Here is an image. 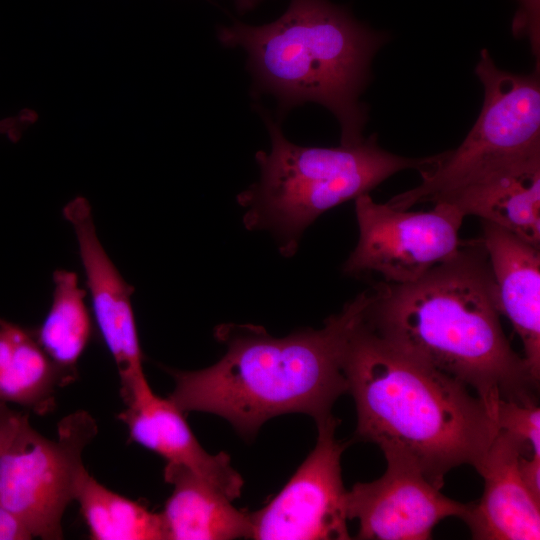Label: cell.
<instances>
[{"instance_id": "obj_1", "label": "cell", "mask_w": 540, "mask_h": 540, "mask_svg": "<svg viewBox=\"0 0 540 540\" xmlns=\"http://www.w3.org/2000/svg\"><path fill=\"white\" fill-rule=\"evenodd\" d=\"M501 314L480 238L463 241L413 282L373 286L363 321L395 348L472 388L495 419L500 400H537L539 388L507 340Z\"/></svg>"}, {"instance_id": "obj_2", "label": "cell", "mask_w": 540, "mask_h": 540, "mask_svg": "<svg viewBox=\"0 0 540 540\" xmlns=\"http://www.w3.org/2000/svg\"><path fill=\"white\" fill-rule=\"evenodd\" d=\"M342 367L356 405L357 438L408 459L439 489L453 468L475 467L498 431L468 386L389 344L363 313Z\"/></svg>"}, {"instance_id": "obj_3", "label": "cell", "mask_w": 540, "mask_h": 540, "mask_svg": "<svg viewBox=\"0 0 540 540\" xmlns=\"http://www.w3.org/2000/svg\"><path fill=\"white\" fill-rule=\"evenodd\" d=\"M367 301L368 290L328 317L322 328L282 338L263 327L222 325L216 336L226 345L225 354L204 369H168L175 382L169 399L182 412L226 419L245 438L283 414L304 413L323 422L347 392L343 355Z\"/></svg>"}, {"instance_id": "obj_4", "label": "cell", "mask_w": 540, "mask_h": 540, "mask_svg": "<svg viewBox=\"0 0 540 540\" xmlns=\"http://www.w3.org/2000/svg\"><path fill=\"white\" fill-rule=\"evenodd\" d=\"M220 43L247 54L252 93L271 94L281 116L306 102L326 107L341 127V145L360 143L368 119L360 95L374 55L388 40L328 0H291L275 21L234 22L218 29Z\"/></svg>"}, {"instance_id": "obj_5", "label": "cell", "mask_w": 540, "mask_h": 540, "mask_svg": "<svg viewBox=\"0 0 540 540\" xmlns=\"http://www.w3.org/2000/svg\"><path fill=\"white\" fill-rule=\"evenodd\" d=\"M260 113L271 150L257 152L260 178L237 200L247 208L245 226L271 231L286 256L295 252L304 230L325 211L368 194L397 172L430 169L441 157L409 158L390 153L378 145L376 134L351 146H299L284 136L272 117L262 110Z\"/></svg>"}, {"instance_id": "obj_6", "label": "cell", "mask_w": 540, "mask_h": 540, "mask_svg": "<svg viewBox=\"0 0 540 540\" xmlns=\"http://www.w3.org/2000/svg\"><path fill=\"white\" fill-rule=\"evenodd\" d=\"M475 74L484 87L481 112L456 150L420 172L422 181L387 204L407 210L434 202L483 174L517 158L540 151L539 68L529 75L501 70L487 49L480 52Z\"/></svg>"}, {"instance_id": "obj_7", "label": "cell", "mask_w": 540, "mask_h": 540, "mask_svg": "<svg viewBox=\"0 0 540 540\" xmlns=\"http://www.w3.org/2000/svg\"><path fill=\"white\" fill-rule=\"evenodd\" d=\"M97 434L94 418L79 410L49 439L22 414L0 451V504L32 537L62 539V518L88 472L84 448Z\"/></svg>"}, {"instance_id": "obj_8", "label": "cell", "mask_w": 540, "mask_h": 540, "mask_svg": "<svg viewBox=\"0 0 540 540\" xmlns=\"http://www.w3.org/2000/svg\"><path fill=\"white\" fill-rule=\"evenodd\" d=\"M354 200L359 237L343 266L346 274L373 272L387 283L413 282L453 257L463 243L459 231L465 216L449 202L409 211L377 203L369 193Z\"/></svg>"}, {"instance_id": "obj_9", "label": "cell", "mask_w": 540, "mask_h": 540, "mask_svg": "<svg viewBox=\"0 0 540 540\" xmlns=\"http://www.w3.org/2000/svg\"><path fill=\"white\" fill-rule=\"evenodd\" d=\"M337 425L333 416L317 424L314 449L283 489L266 506L250 514L251 539L351 538L340 464L346 445L335 438Z\"/></svg>"}, {"instance_id": "obj_10", "label": "cell", "mask_w": 540, "mask_h": 540, "mask_svg": "<svg viewBox=\"0 0 540 540\" xmlns=\"http://www.w3.org/2000/svg\"><path fill=\"white\" fill-rule=\"evenodd\" d=\"M385 458L380 478L347 491V518L359 522L357 539L426 540L441 520L462 517L467 504L443 495L411 461Z\"/></svg>"}, {"instance_id": "obj_11", "label": "cell", "mask_w": 540, "mask_h": 540, "mask_svg": "<svg viewBox=\"0 0 540 540\" xmlns=\"http://www.w3.org/2000/svg\"><path fill=\"white\" fill-rule=\"evenodd\" d=\"M78 245L91 300V313L111 354L121 388L144 376L143 354L132 307L133 286L128 284L102 246L86 198L77 196L63 208Z\"/></svg>"}, {"instance_id": "obj_12", "label": "cell", "mask_w": 540, "mask_h": 540, "mask_svg": "<svg viewBox=\"0 0 540 540\" xmlns=\"http://www.w3.org/2000/svg\"><path fill=\"white\" fill-rule=\"evenodd\" d=\"M126 408L117 415L129 439L165 459L167 465L189 469L230 499L240 496L243 479L224 452H206L188 426L183 412L157 396L145 376L121 388Z\"/></svg>"}, {"instance_id": "obj_13", "label": "cell", "mask_w": 540, "mask_h": 540, "mask_svg": "<svg viewBox=\"0 0 540 540\" xmlns=\"http://www.w3.org/2000/svg\"><path fill=\"white\" fill-rule=\"evenodd\" d=\"M522 456L534 455L529 447L498 429L474 467L484 479L483 495L467 504L461 517L473 539H540V499L522 478L519 468Z\"/></svg>"}, {"instance_id": "obj_14", "label": "cell", "mask_w": 540, "mask_h": 540, "mask_svg": "<svg viewBox=\"0 0 540 540\" xmlns=\"http://www.w3.org/2000/svg\"><path fill=\"white\" fill-rule=\"evenodd\" d=\"M437 201L449 202L465 217L494 223L540 248V151L503 164Z\"/></svg>"}, {"instance_id": "obj_15", "label": "cell", "mask_w": 540, "mask_h": 540, "mask_svg": "<svg viewBox=\"0 0 540 540\" xmlns=\"http://www.w3.org/2000/svg\"><path fill=\"white\" fill-rule=\"evenodd\" d=\"M481 237L499 292L501 312L524 348L532 377L540 378V248L482 221Z\"/></svg>"}, {"instance_id": "obj_16", "label": "cell", "mask_w": 540, "mask_h": 540, "mask_svg": "<svg viewBox=\"0 0 540 540\" xmlns=\"http://www.w3.org/2000/svg\"><path fill=\"white\" fill-rule=\"evenodd\" d=\"M165 481L173 491L160 513L166 540H229L251 538L250 514L189 469L165 465Z\"/></svg>"}, {"instance_id": "obj_17", "label": "cell", "mask_w": 540, "mask_h": 540, "mask_svg": "<svg viewBox=\"0 0 540 540\" xmlns=\"http://www.w3.org/2000/svg\"><path fill=\"white\" fill-rule=\"evenodd\" d=\"M72 381L33 332L0 318V401L43 414L52 409L56 388Z\"/></svg>"}, {"instance_id": "obj_18", "label": "cell", "mask_w": 540, "mask_h": 540, "mask_svg": "<svg viewBox=\"0 0 540 540\" xmlns=\"http://www.w3.org/2000/svg\"><path fill=\"white\" fill-rule=\"evenodd\" d=\"M52 280L50 308L33 334L54 364L75 380L77 363L91 337L92 317L75 272L57 269Z\"/></svg>"}, {"instance_id": "obj_19", "label": "cell", "mask_w": 540, "mask_h": 540, "mask_svg": "<svg viewBox=\"0 0 540 540\" xmlns=\"http://www.w3.org/2000/svg\"><path fill=\"white\" fill-rule=\"evenodd\" d=\"M76 501L93 540H166L160 513L111 491L88 472Z\"/></svg>"}, {"instance_id": "obj_20", "label": "cell", "mask_w": 540, "mask_h": 540, "mask_svg": "<svg viewBox=\"0 0 540 540\" xmlns=\"http://www.w3.org/2000/svg\"><path fill=\"white\" fill-rule=\"evenodd\" d=\"M537 400L525 402L500 400L495 420L502 429L529 447L540 457V408Z\"/></svg>"}, {"instance_id": "obj_21", "label": "cell", "mask_w": 540, "mask_h": 540, "mask_svg": "<svg viewBox=\"0 0 540 540\" xmlns=\"http://www.w3.org/2000/svg\"><path fill=\"white\" fill-rule=\"evenodd\" d=\"M518 8L512 20L515 37L527 38L531 51L539 63L540 55V0H517Z\"/></svg>"}, {"instance_id": "obj_22", "label": "cell", "mask_w": 540, "mask_h": 540, "mask_svg": "<svg viewBox=\"0 0 540 540\" xmlns=\"http://www.w3.org/2000/svg\"><path fill=\"white\" fill-rule=\"evenodd\" d=\"M37 120V113L32 109H23L17 115L0 120V134L17 142L23 131Z\"/></svg>"}, {"instance_id": "obj_23", "label": "cell", "mask_w": 540, "mask_h": 540, "mask_svg": "<svg viewBox=\"0 0 540 540\" xmlns=\"http://www.w3.org/2000/svg\"><path fill=\"white\" fill-rule=\"evenodd\" d=\"M32 538L26 528L0 504V540H27Z\"/></svg>"}, {"instance_id": "obj_24", "label": "cell", "mask_w": 540, "mask_h": 540, "mask_svg": "<svg viewBox=\"0 0 540 540\" xmlns=\"http://www.w3.org/2000/svg\"><path fill=\"white\" fill-rule=\"evenodd\" d=\"M22 413L11 410L7 403L0 401V451L15 428Z\"/></svg>"}, {"instance_id": "obj_25", "label": "cell", "mask_w": 540, "mask_h": 540, "mask_svg": "<svg viewBox=\"0 0 540 540\" xmlns=\"http://www.w3.org/2000/svg\"><path fill=\"white\" fill-rule=\"evenodd\" d=\"M261 0H235L236 6L241 12L251 10Z\"/></svg>"}]
</instances>
